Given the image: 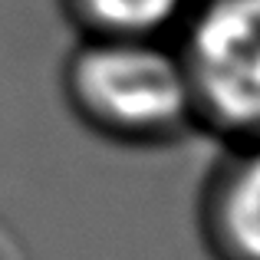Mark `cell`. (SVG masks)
<instances>
[{
	"instance_id": "6da1fadb",
	"label": "cell",
	"mask_w": 260,
	"mask_h": 260,
	"mask_svg": "<svg viewBox=\"0 0 260 260\" xmlns=\"http://www.w3.org/2000/svg\"><path fill=\"white\" fill-rule=\"evenodd\" d=\"M76 86L95 115L128 128L168 125L188 102L181 70L152 46L109 43L76 63Z\"/></svg>"
},
{
	"instance_id": "7a4b0ae2",
	"label": "cell",
	"mask_w": 260,
	"mask_h": 260,
	"mask_svg": "<svg viewBox=\"0 0 260 260\" xmlns=\"http://www.w3.org/2000/svg\"><path fill=\"white\" fill-rule=\"evenodd\" d=\"M191 73L231 125H260V0H214L191 33Z\"/></svg>"
},
{
	"instance_id": "3957f363",
	"label": "cell",
	"mask_w": 260,
	"mask_h": 260,
	"mask_svg": "<svg viewBox=\"0 0 260 260\" xmlns=\"http://www.w3.org/2000/svg\"><path fill=\"white\" fill-rule=\"evenodd\" d=\"M224 231L244 257L260 260V152L237 168L228 188Z\"/></svg>"
},
{
	"instance_id": "277c9868",
	"label": "cell",
	"mask_w": 260,
	"mask_h": 260,
	"mask_svg": "<svg viewBox=\"0 0 260 260\" xmlns=\"http://www.w3.org/2000/svg\"><path fill=\"white\" fill-rule=\"evenodd\" d=\"M86 4L92 10V17H99L102 23L115 26V30L142 33L165 23L181 0H86Z\"/></svg>"
}]
</instances>
